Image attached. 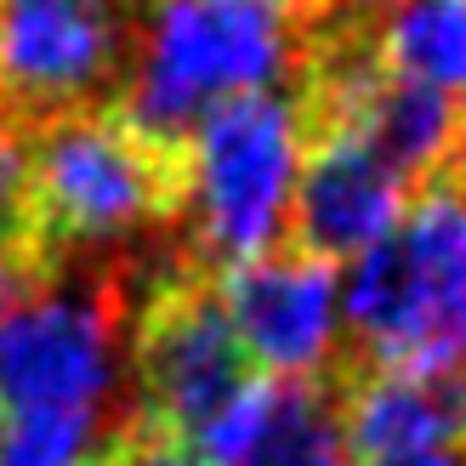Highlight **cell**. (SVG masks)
Here are the masks:
<instances>
[{
  "mask_svg": "<svg viewBox=\"0 0 466 466\" xmlns=\"http://www.w3.org/2000/svg\"><path fill=\"white\" fill-rule=\"evenodd\" d=\"M301 126L285 91H256L211 108L188 137V194L177 239L205 273L239 268L285 245Z\"/></svg>",
  "mask_w": 466,
  "mask_h": 466,
  "instance_id": "8992f818",
  "label": "cell"
},
{
  "mask_svg": "<svg viewBox=\"0 0 466 466\" xmlns=\"http://www.w3.org/2000/svg\"><path fill=\"white\" fill-rule=\"evenodd\" d=\"M143 279L126 256H63L35 301L0 319V415H86L137 427L126 324Z\"/></svg>",
  "mask_w": 466,
  "mask_h": 466,
  "instance_id": "3957f363",
  "label": "cell"
},
{
  "mask_svg": "<svg viewBox=\"0 0 466 466\" xmlns=\"http://www.w3.org/2000/svg\"><path fill=\"white\" fill-rule=\"evenodd\" d=\"M217 296L245 359L273 370V381H319L341 359L336 341V268L290 245L262 250L217 273Z\"/></svg>",
  "mask_w": 466,
  "mask_h": 466,
  "instance_id": "ba28073f",
  "label": "cell"
},
{
  "mask_svg": "<svg viewBox=\"0 0 466 466\" xmlns=\"http://www.w3.org/2000/svg\"><path fill=\"white\" fill-rule=\"evenodd\" d=\"M97 466H120V455H114V461H97Z\"/></svg>",
  "mask_w": 466,
  "mask_h": 466,
  "instance_id": "2e32d148",
  "label": "cell"
},
{
  "mask_svg": "<svg viewBox=\"0 0 466 466\" xmlns=\"http://www.w3.org/2000/svg\"><path fill=\"white\" fill-rule=\"evenodd\" d=\"M466 285V177L438 171L410 194L399 228L376 239L347 296L336 301L347 319V347L336 370H438L450 364L455 301Z\"/></svg>",
  "mask_w": 466,
  "mask_h": 466,
  "instance_id": "277c9868",
  "label": "cell"
},
{
  "mask_svg": "<svg viewBox=\"0 0 466 466\" xmlns=\"http://www.w3.org/2000/svg\"><path fill=\"white\" fill-rule=\"evenodd\" d=\"M23 148V211L35 245L63 256H126L182 228L188 148L143 137L120 108H68L12 131Z\"/></svg>",
  "mask_w": 466,
  "mask_h": 466,
  "instance_id": "7a4b0ae2",
  "label": "cell"
},
{
  "mask_svg": "<svg viewBox=\"0 0 466 466\" xmlns=\"http://www.w3.org/2000/svg\"><path fill=\"white\" fill-rule=\"evenodd\" d=\"M148 0H0V126L114 108Z\"/></svg>",
  "mask_w": 466,
  "mask_h": 466,
  "instance_id": "52a82bcc",
  "label": "cell"
},
{
  "mask_svg": "<svg viewBox=\"0 0 466 466\" xmlns=\"http://www.w3.org/2000/svg\"><path fill=\"white\" fill-rule=\"evenodd\" d=\"M455 126H461V131H455V159H450V171L466 177V97L455 103Z\"/></svg>",
  "mask_w": 466,
  "mask_h": 466,
  "instance_id": "9a60e30c",
  "label": "cell"
},
{
  "mask_svg": "<svg viewBox=\"0 0 466 466\" xmlns=\"http://www.w3.org/2000/svg\"><path fill=\"white\" fill-rule=\"evenodd\" d=\"M126 376L137 432L199 450L217 415L256 381L239 336L217 296V273L188 262L171 245L131 296L126 324Z\"/></svg>",
  "mask_w": 466,
  "mask_h": 466,
  "instance_id": "5b68a950",
  "label": "cell"
},
{
  "mask_svg": "<svg viewBox=\"0 0 466 466\" xmlns=\"http://www.w3.org/2000/svg\"><path fill=\"white\" fill-rule=\"evenodd\" d=\"M228 466H347L341 455V381H268L262 421Z\"/></svg>",
  "mask_w": 466,
  "mask_h": 466,
  "instance_id": "8fae6325",
  "label": "cell"
},
{
  "mask_svg": "<svg viewBox=\"0 0 466 466\" xmlns=\"http://www.w3.org/2000/svg\"><path fill=\"white\" fill-rule=\"evenodd\" d=\"M120 466H211V461L199 450H188V444H171V438L131 432V444L120 450Z\"/></svg>",
  "mask_w": 466,
  "mask_h": 466,
  "instance_id": "4fadbf2b",
  "label": "cell"
},
{
  "mask_svg": "<svg viewBox=\"0 0 466 466\" xmlns=\"http://www.w3.org/2000/svg\"><path fill=\"white\" fill-rule=\"evenodd\" d=\"M347 466H466V450H399V455H370Z\"/></svg>",
  "mask_w": 466,
  "mask_h": 466,
  "instance_id": "5bb4252c",
  "label": "cell"
},
{
  "mask_svg": "<svg viewBox=\"0 0 466 466\" xmlns=\"http://www.w3.org/2000/svg\"><path fill=\"white\" fill-rule=\"evenodd\" d=\"M347 131H359L415 194L427 177L450 171L461 126H455V97L450 91L421 86V80H399V75L381 68V75L370 80V91L359 97Z\"/></svg>",
  "mask_w": 466,
  "mask_h": 466,
  "instance_id": "30bf717a",
  "label": "cell"
},
{
  "mask_svg": "<svg viewBox=\"0 0 466 466\" xmlns=\"http://www.w3.org/2000/svg\"><path fill=\"white\" fill-rule=\"evenodd\" d=\"M370 46L387 75L455 91L466 86V0H381Z\"/></svg>",
  "mask_w": 466,
  "mask_h": 466,
  "instance_id": "7c38bea8",
  "label": "cell"
},
{
  "mask_svg": "<svg viewBox=\"0 0 466 466\" xmlns=\"http://www.w3.org/2000/svg\"><path fill=\"white\" fill-rule=\"evenodd\" d=\"M336 0H148L126 120L166 148H188L211 108L256 91H290Z\"/></svg>",
  "mask_w": 466,
  "mask_h": 466,
  "instance_id": "6da1fadb",
  "label": "cell"
},
{
  "mask_svg": "<svg viewBox=\"0 0 466 466\" xmlns=\"http://www.w3.org/2000/svg\"><path fill=\"white\" fill-rule=\"evenodd\" d=\"M404 205H410V182L359 131L347 126L313 131L301 137L285 245L336 268L341 256H364L376 239H387L399 228Z\"/></svg>",
  "mask_w": 466,
  "mask_h": 466,
  "instance_id": "9c48e42d",
  "label": "cell"
}]
</instances>
